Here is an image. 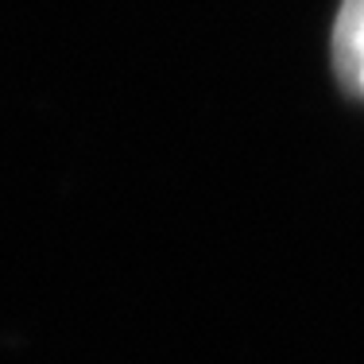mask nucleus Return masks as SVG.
I'll list each match as a JSON object with an SVG mask.
<instances>
[{
    "instance_id": "nucleus-1",
    "label": "nucleus",
    "mask_w": 364,
    "mask_h": 364,
    "mask_svg": "<svg viewBox=\"0 0 364 364\" xmlns=\"http://www.w3.org/2000/svg\"><path fill=\"white\" fill-rule=\"evenodd\" d=\"M329 50H333L337 82L353 97H364V0H341Z\"/></svg>"
}]
</instances>
